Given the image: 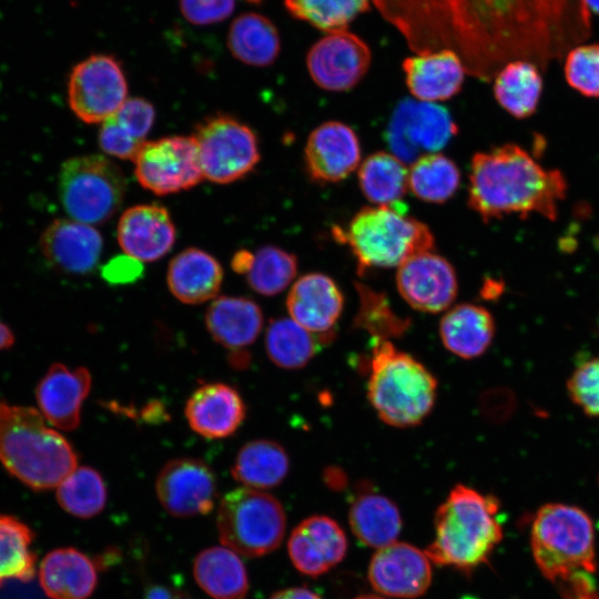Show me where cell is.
I'll return each instance as SVG.
<instances>
[{
  "label": "cell",
  "instance_id": "cell-55",
  "mask_svg": "<svg viewBox=\"0 0 599 599\" xmlns=\"http://www.w3.org/2000/svg\"><path fill=\"white\" fill-rule=\"evenodd\" d=\"M250 2H260L261 0H247Z\"/></svg>",
  "mask_w": 599,
  "mask_h": 599
},
{
  "label": "cell",
  "instance_id": "cell-27",
  "mask_svg": "<svg viewBox=\"0 0 599 599\" xmlns=\"http://www.w3.org/2000/svg\"><path fill=\"white\" fill-rule=\"evenodd\" d=\"M223 268L210 253L189 247L170 262L166 282L170 292L184 304H201L220 291Z\"/></svg>",
  "mask_w": 599,
  "mask_h": 599
},
{
  "label": "cell",
  "instance_id": "cell-30",
  "mask_svg": "<svg viewBox=\"0 0 599 599\" xmlns=\"http://www.w3.org/2000/svg\"><path fill=\"white\" fill-rule=\"evenodd\" d=\"M155 119L151 102L131 98L109 119L102 122L99 144L102 151L121 160H133L145 142Z\"/></svg>",
  "mask_w": 599,
  "mask_h": 599
},
{
  "label": "cell",
  "instance_id": "cell-19",
  "mask_svg": "<svg viewBox=\"0 0 599 599\" xmlns=\"http://www.w3.org/2000/svg\"><path fill=\"white\" fill-rule=\"evenodd\" d=\"M287 550L297 571L308 577H318L344 559L347 538L334 519L314 515L293 529Z\"/></svg>",
  "mask_w": 599,
  "mask_h": 599
},
{
  "label": "cell",
  "instance_id": "cell-54",
  "mask_svg": "<svg viewBox=\"0 0 599 599\" xmlns=\"http://www.w3.org/2000/svg\"><path fill=\"white\" fill-rule=\"evenodd\" d=\"M172 599H189V598L183 597L181 595H175Z\"/></svg>",
  "mask_w": 599,
  "mask_h": 599
},
{
  "label": "cell",
  "instance_id": "cell-46",
  "mask_svg": "<svg viewBox=\"0 0 599 599\" xmlns=\"http://www.w3.org/2000/svg\"><path fill=\"white\" fill-rule=\"evenodd\" d=\"M235 0H180L183 17L194 24H212L225 20L234 10Z\"/></svg>",
  "mask_w": 599,
  "mask_h": 599
},
{
  "label": "cell",
  "instance_id": "cell-4",
  "mask_svg": "<svg viewBox=\"0 0 599 599\" xmlns=\"http://www.w3.org/2000/svg\"><path fill=\"white\" fill-rule=\"evenodd\" d=\"M498 512L495 496L456 485L435 512L426 555L433 564L466 573L487 564L504 536Z\"/></svg>",
  "mask_w": 599,
  "mask_h": 599
},
{
  "label": "cell",
  "instance_id": "cell-52",
  "mask_svg": "<svg viewBox=\"0 0 599 599\" xmlns=\"http://www.w3.org/2000/svg\"><path fill=\"white\" fill-rule=\"evenodd\" d=\"M589 12L599 16V0H585Z\"/></svg>",
  "mask_w": 599,
  "mask_h": 599
},
{
  "label": "cell",
  "instance_id": "cell-28",
  "mask_svg": "<svg viewBox=\"0 0 599 599\" xmlns=\"http://www.w3.org/2000/svg\"><path fill=\"white\" fill-rule=\"evenodd\" d=\"M205 324L215 342L231 351H241L260 335L263 313L251 298L221 296L209 306Z\"/></svg>",
  "mask_w": 599,
  "mask_h": 599
},
{
  "label": "cell",
  "instance_id": "cell-42",
  "mask_svg": "<svg viewBox=\"0 0 599 599\" xmlns=\"http://www.w3.org/2000/svg\"><path fill=\"white\" fill-rule=\"evenodd\" d=\"M372 0H284L285 8L296 19L332 32L347 29L357 16L369 9Z\"/></svg>",
  "mask_w": 599,
  "mask_h": 599
},
{
  "label": "cell",
  "instance_id": "cell-6",
  "mask_svg": "<svg viewBox=\"0 0 599 599\" xmlns=\"http://www.w3.org/2000/svg\"><path fill=\"white\" fill-rule=\"evenodd\" d=\"M437 382L409 354L389 341H375L369 361L367 396L378 417L394 427L422 423L434 407Z\"/></svg>",
  "mask_w": 599,
  "mask_h": 599
},
{
  "label": "cell",
  "instance_id": "cell-18",
  "mask_svg": "<svg viewBox=\"0 0 599 599\" xmlns=\"http://www.w3.org/2000/svg\"><path fill=\"white\" fill-rule=\"evenodd\" d=\"M308 176L319 183L346 179L361 161V145L354 130L338 121H327L315 128L304 149Z\"/></svg>",
  "mask_w": 599,
  "mask_h": 599
},
{
  "label": "cell",
  "instance_id": "cell-49",
  "mask_svg": "<svg viewBox=\"0 0 599 599\" xmlns=\"http://www.w3.org/2000/svg\"><path fill=\"white\" fill-rule=\"evenodd\" d=\"M254 254L246 250L238 251L232 258V268L237 273H247L251 268Z\"/></svg>",
  "mask_w": 599,
  "mask_h": 599
},
{
  "label": "cell",
  "instance_id": "cell-35",
  "mask_svg": "<svg viewBox=\"0 0 599 599\" xmlns=\"http://www.w3.org/2000/svg\"><path fill=\"white\" fill-rule=\"evenodd\" d=\"M290 469L285 449L273 440L257 439L246 443L232 466L233 478L253 489H268L280 485Z\"/></svg>",
  "mask_w": 599,
  "mask_h": 599
},
{
  "label": "cell",
  "instance_id": "cell-41",
  "mask_svg": "<svg viewBox=\"0 0 599 599\" xmlns=\"http://www.w3.org/2000/svg\"><path fill=\"white\" fill-rule=\"evenodd\" d=\"M296 273L297 258L294 254L274 245H266L254 254L246 275L253 291L264 296H274L292 283Z\"/></svg>",
  "mask_w": 599,
  "mask_h": 599
},
{
  "label": "cell",
  "instance_id": "cell-8",
  "mask_svg": "<svg viewBox=\"0 0 599 599\" xmlns=\"http://www.w3.org/2000/svg\"><path fill=\"white\" fill-rule=\"evenodd\" d=\"M216 526L220 541L247 558L265 556L282 542L286 516L274 496L248 487L226 493L220 501Z\"/></svg>",
  "mask_w": 599,
  "mask_h": 599
},
{
  "label": "cell",
  "instance_id": "cell-45",
  "mask_svg": "<svg viewBox=\"0 0 599 599\" xmlns=\"http://www.w3.org/2000/svg\"><path fill=\"white\" fill-rule=\"evenodd\" d=\"M567 389L583 413L599 417V356L583 362L573 370Z\"/></svg>",
  "mask_w": 599,
  "mask_h": 599
},
{
  "label": "cell",
  "instance_id": "cell-3",
  "mask_svg": "<svg viewBox=\"0 0 599 599\" xmlns=\"http://www.w3.org/2000/svg\"><path fill=\"white\" fill-rule=\"evenodd\" d=\"M530 548L541 575L561 590L564 599H596L595 528L581 508L549 502L531 524Z\"/></svg>",
  "mask_w": 599,
  "mask_h": 599
},
{
  "label": "cell",
  "instance_id": "cell-5",
  "mask_svg": "<svg viewBox=\"0 0 599 599\" xmlns=\"http://www.w3.org/2000/svg\"><path fill=\"white\" fill-rule=\"evenodd\" d=\"M0 461L24 485L47 490L77 468L78 456L39 410L0 402Z\"/></svg>",
  "mask_w": 599,
  "mask_h": 599
},
{
  "label": "cell",
  "instance_id": "cell-12",
  "mask_svg": "<svg viewBox=\"0 0 599 599\" xmlns=\"http://www.w3.org/2000/svg\"><path fill=\"white\" fill-rule=\"evenodd\" d=\"M458 126L446 108L433 102L404 100L393 112L386 142L404 163L436 153L457 134Z\"/></svg>",
  "mask_w": 599,
  "mask_h": 599
},
{
  "label": "cell",
  "instance_id": "cell-2",
  "mask_svg": "<svg viewBox=\"0 0 599 599\" xmlns=\"http://www.w3.org/2000/svg\"><path fill=\"white\" fill-rule=\"evenodd\" d=\"M566 193L564 174L544 167L517 144L478 152L471 159L468 206L485 222L531 214L555 220Z\"/></svg>",
  "mask_w": 599,
  "mask_h": 599
},
{
  "label": "cell",
  "instance_id": "cell-15",
  "mask_svg": "<svg viewBox=\"0 0 599 599\" xmlns=\"http://www.w3.org/2000/svg\"><path fill=\"white\" fill-rule=\"evenodd\" d=\"M155 490L162 507L182 518L209 514L217 497L213 470L195 458L169 460L156 477Z\"/></svg>",
  "mask_w": 599,
  "mask_h": 599
},
{
  "label": "cell",
  "instance_id": "cell-17",
  "mask_svg": "<svg viewBox=\"0 0 599 599\" xmlns=\"http://www.w3.org/2000/svg\"><path fill=\"white\" fill-rule=\"evenodd\" d=\"M396 285L407 304L426 313L447 309L458 291L453 265L433 251L415 254L403 262L397 267Z\"/></svg>",
  "mask_w": 599,
  "mask_h": 599
},
{
  "label": "cell",
  "instance_id": "cell-24",
  "mask_svg": "<svg viewBox=\"0 0 599 599\" xmlns=\"http://www.w3.org/2000/svg\"><path fill=\"white\" fill-rule=\"evenodd\" d=\"M286 307L297 324L313 334L328 336L342 314L344 296L333 278L309 273L292 285Z\"/></svg>",
  "mask_w": 599,
  "mask_h": 599
},
{
  "label": "cell",
  "instance_id": "cell-43",
  "mask_svg": "<svg viewBox=\"0 0 599 599\" xmlns=\"http://www.w3.org/2000/svg\"><path fill=\"white\" fill-rule=\"evenodd\" d=\"M359 307L355 325L370 333L375 341H388L399 336L408 327V321L396 315L387 297L362 283L356 284Z\"/></svg>",
  "mask_w": 599,
  "mask_h": 599
},
{
  "label": "cell",
  "instance_id": "cell-9",
  "mask_svg": "<svg viewBox=\"0 0 599 599\" xmlns=\"http://www.w3.org/2000/svg\"><path fill=\"white\" fill-rule=\"evenodd\" d=\"M125 189L123 172L103 155L71 158L59 172L58 191L64 211L85 224L110 220L120 209Z\"/></svg>",
  "mask_w": 599,
  "mask_h": 599
},
{
  "label": "cell",
  "instance_id": "cell-39",
  "mask_svg": "<svg viewBox=\"0 0 599 599\" xmlns=\"http://www.w3.org/2000/svg\"><path fill=\"white\" fill-rule=\"evenodd\" d=\"M34 535L19 519L0 514V587L7 580L29 581L35 573Z\"/></svg>",
  "mask_w": 599,
  "mask_h": 599
},
{
  "label": "cell",
  "instance_id": "cell-29",
  "mask_svg": "<svg viewBox=\"0 0 599 599\" xmlns=\"http://www.w3.org/2000/svg\"><path fill=\"white\" fill-rule=\"evenodd\" d=\"M494 335V317L480 305L459 304L448 309L439 324V336L444 346L465 359L484 354Z\"/></svg>",
  "mask_w": 599,
  "mask_h": 599
},
{
  "label": "cell",
  "instance_id": "cell-53",
  "mask_svg": "<svg viewBox=\"0 0 599 599\" xmlns=\"http://www.w3.org/2000/svg\"><path fill=\"white\" fill-rule=\"evenodd\" d=\"M354 599H385L384 597L382 596H378V595H361V596H357L356 598Z\"/></svg>",
  "mask_w": 599,
  "mask_h": 599
},
{
  "label": "cell",
  "instance_id": "cell-11",
  "mask_svg": "<svg viewBox=\"0 0 599 599\" xmlns=\"http://www.w3.org/2000/svg\"><path fill=\"white\" fill-rule=\"evenodd\" d=\"M133 162L139 183L156 195L190 190L204 180L196 142L192 135L145 141Z\"/></svg>",
  "mask_w": 599,
  "mask_h": 599
},
{
  "label": "cell",
  "instance_id": "cell-20",
  "mask_svg": "<svg viewBox=\"0 0 599 599\" xmlns=\"http://www.w3.org/2000/svg\"><path fill=\"white\" fill-rule=\"evenodd\" d=\"M40 248L47 261L59 271L84 275L97 266L103 238L90 224L60 219L44 230Z\"/></svg>",
  "mask_w": 599,
  "mask_h": 599
},
{
  "label": "cell",
  "instance_id": "cell-7",
  "mask_svg": "<svg viewBox=\"0 0 599 599\" xmlns=\"http://www.w3.org/2000/svg\"><path fill=\"white\" fill-rule=\"evenodd\" d=\"M333 235L356 258L359 274L375 267H398L410 256L433 251L434 235L423 222L405 213L404 205H375L359 210Z\"/></svg>",
  "mask_w": 599,
  "mask_h": 599
},
{
  "label": "cell",
  "instance_id": "cell-26",
  "mask_svg": "<svg viewBox=\"0 0 599 599\" xmlns=\"http://www.w3.org/2000/svg\"><path fill=\"white\" fill-rule=\"evenodd\" d=\"M39 580L51 599H88L95 590L98 572L85 554L71 547L58 548L42 559Z\"/></svg>",
  "mask_w": 599,
  "mask_h": 599
},
{
  "label": "cell",
  "instance_id": "cell-31",
  "mask_svg": "<svg viewBox=\"0 0 599 599\" xmlns=\"http://www.w3.org/2000/svg\"><path fill=\"white\" fill-rule=\"evenodd\" d=\"M199 587L213 599H245L248 577L240 556L223 546L205 548L193 561Z\"/></svg>",
  "mask_w": 599,
  "mask_h": 599
},
{
  "label": "cell",
  "instance_id": "cell-10",
  "mask_svg": "<svg viewBox=\"0 0 599 599\" xmlns=\"http://www.w3.org/2000/svg\"><path fill=\"white\" fill-rule=\"evenodd\" d=\"M204 179L229 184L243 179L257 165L261 154L255 132L227 114L200 122L192 134Z\"/></svg>",
  "mask_w": 599,
  "mask_h": 599
},
{
  "label": "cell",
  "instance_id": "cell-16",
  "mask_svg": "<svg viewBox=\"0 0 599 599\" xmlns=\"http://www.w3.org/2000/svg\"><path fill=\"white\" fill-rule=\"evenodd\" d=\"M432 561L425 550L394 541L378 548L368 566V580L382 596L415 599L423 596L433 579Z\"/></svg>",
  "mask_w": 599,
  "mask_h": 599
},
{
  "label": "cell",
  "instance_id": "cell-14",
  "mask_svg": "<svg viewBox=\"0 0 599 599\" xmlns=\"http://www.w3.org/2000/svg\"><path fill=\"white\" fill-rule=\"evenodd\" d=\"M370 61L368 45L347 29L327 32L306 55L312 80L319 88L333 92L354 88L365 77Z\"/></svg>",
  "mask_w": 599,
  "mask_h": 599
},
{
  "label": "cell",
  "instance_id": "cell-38",
  "mask_svg": "<svg viewBox=\"0 0 599 599\" xmlns=\"http://www.w3.org/2000/svg\"><path fill=\"white\" fill-rule=\"evenodd\" d=\"M460 171L456 163L441 153L419 156L408 170V189L419 200L444 203L456 193Z\"/></svg>",
  "mask_w": 599,
  "mask_h": 599
},
{
  "label": "cell",
  "instance_id": "cell-44",
  "mask_svg": "<svg viewBox=\"0 0 599 599\" xmlns=\"http://www.w3.org/2000/svg\"><path fill=\"white\" fill-rule=\"evenodd\" d=\"M564 74L578 93L599 98V43L581 42L565 54Z\"/></svg>",
  "mask_w": 599,
  "mask_h": 599
},
{
  "label": "cell",
  "instance_id": "cell-22",
  "mask_svg": "<svg viewBox=\"0 0 599 599\" xmlns=\"http://www.w3.org/2000/svg\"><path fill=\"white\" fill-rule=\"evenodd\" d=\"M176 237L169 211L159 204H140L124 211L118 224L123 252L140 262H154L172 248Z\"/></svg>",
  "mask_w": 599,
  "mask_h": 599
},
{
  "label": "cell",
  "instance_id": "cell-34",
  "mask_svg": "<svg viewBox=\"0 0 599 599\" xmlns=\"http://www.w3.org/2000/svg\"><path fill=\"white\" fill-rule=\"evenodd\" d=\"M227 47L241 62L262 68L271 65L277 59L281 40L276 27L268 18L248 12L232 22Z\"/></svg>",
  "mask_w": 599,
  "mask_h": 599
},
{
  "label": "cell",
  "instance_id": "cell-47",
  "mask_svg": "<svg viewBox=\"0 0 599 599\" xmlns=\"http://www.w3.org/2000/svg\"><path fill=\"white\" fill-rule=\"evenodd\" d=\"M143 273L141 262L128 254L118 255L103 265L101 275L112 285L131 284Z\"/></svg>",
  "mask_w": 599,
  "mask_h": 599
},
{
  "label": "cell",
  "instance_id": "cell-33",
  "mask_svg": "<svg viewBox=\"0 0 599 599\" xmlns=\"http://www.w3.org/2000/svg\"><path fill=\"white\" fill-rule=\"evenodd\" d=\"M542 89L540 67L528 60L509 61L494 77L496 101L517 119H526L536 112Z\"/></svg>",
  "mask_w": 599,
  "mask_h": 599
},
{
  "label": "cell",
  "instance_id": "cell-37",
  "mask_svg": "<svg viewBox=\"0 0 599 599\" xmlns=\"http://www.w3.org/2000/svg\"><path fill=\"white\" fill-rule=\"evenodd\" d=\"M327 336L316 335L292 318L273 319L265 334V348L270 359L278 367H304L317 353Z\"/></svg>",
  "mask_w": 599,
  "mask_h": 599
},
{
  "label": "cell",
  "instance_id": "cell-32",
  "mask_svg": "<svg viewBox=\"0 0 599 599\" xmlns=\"http://www.w3.org/2000/svg\"><path fill=\"white\" fill-rule=\"evenodd\" d=\"M348 522L363 545L376 549L396 541L403 526L397 506L388 497L372 491L356 496L349 507Z\"/></svg>",
  "mask_w": 599,
  "mask_h": 599
},
{
  "label": "cell",
  "instance_id": "cell-48",
  "mask_svg": "<svg viewBox=\"0 0 599 599\" xmlns=\"http://www.w3.org/2000/svg\"><path fill=\"white\" fill-rule=\"evenodd\" d=\"M270 599H322V597L306 587H291L276 591Z\"/></svg>",
  "mask_w": 599,
  "mask_h": 599
},
{
  "label": "cell",
  "instance_id": "cell-40",
  "mask_svg": "<svg viewBox=\"0 0 599 599\" xmlns=\"http://www.w3.org/2000/svg\"><path fill=\"white\" fill-rule=\"evenodd\" d=\"M59 505L74 517L88 519L100 514L106 504V487L99 471L77 467L57 487Z\"/></svg>",
  "mask_w": 599,
  "mask_h": 599
},
{
  "label": "cell",
  "instance_id": "cell-1",
  "mask_svg": "<svg viewBox=\"0 0 599 599\" xmlns=\"http://www.w3.org/2000/svg\"><path fill=\"white\" fill-rule=\"evenodd\" d=\"M372 1L416 54L451 50L481 79L517 59L541 68L591 34L585 0Z\"/></svg>",
  "mask_w": 599,
  "mask_h": 599
},
{
  "label": "cell",
  "instance_id": "cell-51",
  "mask_svg": "<svg viewBox=\"0 0 599 599\" xmlns=\"http://www.w3.org/2000/svg\"><path fill=\"white\" fill-rule=\"evenodd\" d=\"M14 342L12 332L2 323H0V349L10 347Z\"/></svg>",
  "mask_w": 599,
  "mask_h": 599
},
{
  "label": "cell",
  "instance_id": "cell-50",
  "mask_svg": "<svg viewBox=\"0 0 599 599\" xmlns=\"http://www.w3.org/2000/svg\"><path fill=\"white\" fill-rule=\"evenodd\" d=\"M241 351H233V353L229 357L230 363L235 368H244L250 362L248 355Z\"/></svg>",
  "mask_w": 599,
  "mask_h": 599
},
{
  "label": "cell",
  "instance_id": "cell-13",
  "mask_svg": "<svg viewBox=\"0 0 599 599\" xmlns=\"http://www.w3.org/2000/svg\"><path fill=\"white\" fill-rule=\"evenodd\" d=\"M128 83L120 62L93 54L78 63L69 78L68 101L85 123H102L126 101Z\"/></svg>",
  "mask_w": 599,
  "mask_h": 599
},
{
  "label": "cell",
  "instance_id": "cell-36",
  "mask_svg": "<svg viewBox=\"0 0 599 599\" xmlns=\"http://www.w3.org/2000/svg\"><path fill=\"white\" fill-rule=\"evenodd\" d=\"M358 184L375 205H400L408 190V169L393 153L375 152L361 163Z\"/></svg>",
  "mask_w": 599,
  "mask_h": 599
},
{
  "label": "cell",
  "instance_id": "cell-21",
  "mask_svg": "<svg viewBox=\"0 0 599 599\" xmlns=\"http://www.w3.org/2000/svg\"><path fill=\"white\" fill-rule=\"evenodd\" d=\"M90 388L91 374L85 367L70 369L54 363L37 387L39 412L55 428L74 430L80 424L81 406Z\"/></svg>",
  "mask_w": 599,
  "mask_h": 599
},
{
  "label": "cell",
  "instance_id": "cell-23",
  "mask_svg": "<svg viewBox=\"0 0 599 599\" xmlns=\"http://www.w3.org/2000/svg\"><path fill=\"white\" fill-rule=\"evenodd\" d=\"M186 420L196 434L207 439L233 435L242 425L246 407L240 393L225 383L197 387L184 408Z\"/></svg>",
  "mask_w": 599,
  "mask_h": 599
},
{
  "label": "cell",
  "instance_id": "cell-25",
  "mask_svg": "<svg viewBox=\"0 0 599 599\" xmlns=\"http://www.w3.org/2000/svg\"><path fill=\"white\" fill-rule=\"evenodd\" d=\"M406 85L415 100L445 101L456 95L464 83L466 70L451 50L417 53L403 61Z\"/></svg>",
  "mask_w": 599,
  "mask_h": 599
}]
</instances>
